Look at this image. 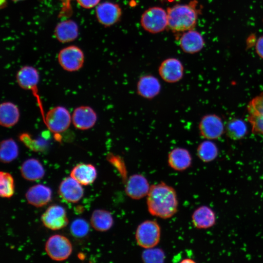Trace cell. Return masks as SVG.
<instances>
[{
    "label": "cell",
    "instance_id": "cell-36",
    "mask_svg": "<svg viewBox=\"0 0 263 263\" xmlns=\"http://www.w3.org/2000/svg\"><path fill=\"white\" fill-rule=\"evenodd\" d=\"M13 0L17 1H20V0Z\"/></svg>",
    "mask_w": 263,
    "mask_h": 263
},
{
    "label": "cell",
    "instance_id": "cell-4",
    "mask_svg": "<svg viewBox=\"0 0 263 263\" xmlns=\"http://www.w3.org/2000/svg\"><path fill=\"white\" fill-rule=\"evenodd\" d=\"M135 237L139 246L145 249L154 247L160 240V226L155 221H145L137 226Z\"/></svg>",
    "mask_w": 263,
    "mask_h": 263
},
{
    "label": "cell",
    "instance_id": "cell-12",
    "mask_svg": "<svg viewBox=\"0 0 263 263\" xmlns=\"http://www.w3.org/2000/svg\"><path fill=\"white\" fill-rule=\"evenodd\" d=\"M95 14L98 22L105 27H109L118 22L122 16V9L119 4L105 1L98 4Z\"/></svg>",
    "mask_w": 263,
    "mask_h": 263
},
{
    "label": "cell",
    "instance_id": "cell-32",
    "mask_svg": "<svg viewBox=\"0 0 263 263\" xmlns=\"http://www.w3.org/2000/svg\"><path fill=\"white\" fill-rule=\"evenodd\" d=\"M89 231V224L82 219H77L74 220L70 226L71 234L77 238H82L85 236Z\"/></svg>",
    "mask_w": 263,
    "mask_h": 263
},
{
    "label": "cell",
    "instance_id": "cell-23",
    "mask_svg": "<svg viewBox=\"0 0 263 263\" xmlns=\"http://www.w3.org/2000/svg\"><path fill=\"white\" fill-rule=\"evenodd\" d=\"M20 118L18 107L11 102L6 101L0 105V124L4 128H11L18 123Z\"/></svg>",
    "mask_w": 263,
    "mask_h": 263
},
{
    "label": "cell",
    "instance_id": "cell-15",
    "mask_svg": "<svg viewBox=\"0 0 263 263\" xmlns=\"http://www.w3.org/2000/svg\"><path fill=\"white\" fill-rule=\"evenodd\" d=\"M137 94L146 99H152L157 96L161 90V84L157 77L147 74L141 75L136 86Z\"/></svg>",
    "mask_w": 263,
    "mask_h": 263
},
{
    "label": "cell",
    "instance_id": "cell-25",
    "mask_svg": "<svg viewBox=\"0 0 263 263\" xmlns=\"http://www.w3.org/2000/svg\"><path fill=\"white\" fill-rule=\"evenodd\" d=\"M55 34L56 38L61 42L72 41L76 38L78 35V26L72 20L61 21L56 27Z\"/></svg>",
    "mask_w": 263,
    "mask_h": 263
},
{
    "label": "cell",
    "instance_id": "cell-6",
    "mask_svg": "<svg viewBox=\"0 0 263 263\" xmlns=\"http://www.w3.org/2000/svg\"><path fill=\"white\" fill-rule=\"evenodd\" d=\"M48 129L54 133L66 131L72 122V115L67 108L58 106L49 110L43 120Z\"/></svg>",
    "mask_w": 263,
    "mask_h": 263
},
{
    "label": "cell",
    "instance_id": "cell-33",
    "mask_svg": "<svg viewBox=\"0 0 263 263\" xmlns=\"http://www.w3.org/2000/svg\"><path fill=\"white\" fill-rule=\"evenodd\" d=\"M78 3L85 8H92L97 5L100 0H76Z\"/></svg>",
    "mask_w": 263,
    "mask_h": 263
},
{
    "label": "cell",
    "instance_id": "cell-7",
    "mask_svg": "<svg viewBox=\"0 0 263 263\" xmlns=\"http://www.w3.org/2000/svg\"><path fill=\"white\" fill-rule=\"evenodd\" d=\"M72 245L66 237L56 234L51 236L45 245V250L52 260L62 261L67 259L72 252Z\"/></svg>",
    "mask_w": 263,
    "mask_h": 263
},
{
    "label": "cell",
    "instance_id": "cell-10",
    "mask_svg": "<svg viewBox=\"0 0 263 263\" xmlns=\"http://www.w3.org/2000/svg\"><path fill=\"white\" fill-rule=\"evenodd\" d=\"M158 74L161 78L168 83L180 81L184 76V68L178 59L170 57L164 60L160 64Z\"/></svg>",
    "mask_w": 263,
    "mask_h": 263
},
{
    "label": "cell",
    "instance_id": "cell-1",
    "mask_svg": "<svg viewBox=\"0 0 263 263\" xmlns=\"http://www.w3.org/2000/svg\"><path fill=\"white\" fill-rule=\"evenodd\" d=\"M147 205L151 215L162 219L169 218L177 211L176 192L163 182L152 185L147 195Z\"/></svg>",
    "mask_w": 263,
    "mask_h": 263
},
{
    "label": "cell",
    "instance_id": "cell-17",
    "mask_svg": "<svg viewBox=\"0 0 263 263\" xmlns=\"http://www.w3.org/2000/svg\"><path fill=\"white\" fill-rule=\"evenodd\" d=\"M81 185L72 177L66 178L59 185V195L68 202H78L84 194V190Z\"/></svg>",
    "mask_w": 263,
    "mask_h": 263
},
{
    "label": "cell",
    "instance_id": "cell-21",
    "mask_svg": "<svg viewBox=\"0 0 263 263\" xmlns=\"http://www.w3.org/2000/svg\"><path fill=\"white\" fill-rule=\"evenodd\" d=\"M70 176L81 185L88 186L95 181L97 171L94 166L91 164L80 163L73 168Z\"/></svg>",
    "mask_w": 263,
    "mask_h": 263
},
{
    "label": "cell",
    "instance_id": "cell-31",
    "mask_svg": "<svg viewBox=\"0 0 263 263\" xmlns=\"http://www.w3.org/2000/svg\"><path fill=\"white\" fill-rule=\"evenodd\" d=\"M141 258L145 263H163L165 254L161 249L151 247L146 248L142 252Z\"/></svg>",
    "mask_w": 263,
    "mask_h": 263
},
{
    "label": "cell",
    "instance_id": "cell-18",
    "mask_svg": "<svg viewBox=\"0 0 263 263\" xmlns=\"http://www.w3.org/2000/svg\"><path fill=\"white\" fill-rule=\"evenodd\" d=\"M179 45L183 52L193 54L200 51L205 45L203 36L193 29L187 31L181 36Z\"/></svg>",
    "mask_w": 263,
    "mask_h": 263
},
{
    "label": "cell",
    "instance_id": "cell-26",
    "mask_svg": "<svg viewBox=\"0 0 263 263\" xmlns=\"http://www.w3.org/2000/svg\"><path fill=\"white\" fill-rule=\"evenodd\" d=\"M90 223L95 230L104 232L109 230L112 227L113 219L109 211L104 209H96L92 213Z\"/></svg>",
    "mask_w": 263,
    "mask_h": 263
},
{
    "label": "cell",
    "instance_id": "cell-28",
    "mask_svg": "<svg viewBox=\"0 0 263 263\" xmlns=\"http://www.w3.org/2000/svg\"><path fill=\"white\" fill-rule=\"evenodd\" d=\"M247 132V126L241 119L233 118L230 120L226 124V135L231 139L234 140L241 139L244 137Z\"/></svg>",
    "mask_w": 263,
    "mask_h": 263
},
{
    "label": "cell",
    "instance_id": "cell-16",
    "mask_svg": "<svg viewBox=\"0 0 263 263\" xmlns=\"http://www.w3.org/2000/svg\"><path fill=\"white\" fill-rule=\"evenodd\" d=\"M150 186L146 178L142 174H134L127 180L125 191L132 199L138 200L147 196Z\"/></svg>",
    "mask_w": 263,
    "mask_h": 263
},
{
    "label": "cell",
    "instance_id": "cell-27",
    "mask_svg": "<svg viewBox=\"0 0 263 263\" xmlns=\"http://www.w3.org/2000/svg\"><path fill=\"white\" fill-rule=\"evenodd\" d=\"M19 153V147L12 138L3 140L0 145V159L1 162L8 163L15 160Z\"/></svg>",
    "mask_w": 263,
    "mask_h": 263
},
{
    "label": "cell",
    "instance_id": "cell-9",
    "mask_svg": "<svg viewBox=\"0 0 263 263\" xmlns=\"http://www.w3.org/2000/svg\"><path fill=\"white\" fill-rule=\"evenodd\" d=\"M198 129L200 135L209 140L219 138L224 132L221 118L214 114L203 116L199 123Z\"/></svg>",
    "mask_w": 263,
    "mask_h": 263
},
{
    "label": "cell",
    "instance_id": "cell-35",
    "mask_svg": "<svg viewBox=\"0 0 263 263\" xmlns=\"http://www.w3.org/2000/svg\"><path fill=\"white\" fill-rule=\"evenodd\" d=\"M195 261L190 259H185L182 260L181 263H194Z\"/></svg>",
    "mask_w": 263,
    "mask_h": 263
},
{
    "label": "cell",
    "instance_id": "cell-14",
    "mask_svg": "<svg viewBox=\"0 0 263 263\" xmlns=\"http://www.w3.org/2000/svg\"><path fill=\"white\" fill-rule=\"evenodd\" d=\"M97 116L95 111L88 106H80L74 110L72 122L79 130H87L93 128L96 123Z\"/></svg>",
    "mask_w": 263,
    "mask_h": 263
},
{
    "label": "cell",
    "instance_id": "cell-8",
    "mask_svg": "<svg viewBox=\"0 0 263 263\" xmlns=\"http://www.w3.org/2000/svg\"><path fill=\"white\" fill-rule=\"evenodd\" d=\"M58 61L61 67L68 72L80 69L84 64V56L82 51L75 46H69L60 51Z\"/></svg>",
    "mask_w": 263,
    "mask_h": 263
},
{
    "label": "cell",
    "instance_id": "cell-24",
    "mask_svg": "<svg viewBox=\"0 0 263 263\" xmlns=\"http://www.w3.org/2000/svg\"><path fill=\"white\" fill-rule=\"evenodd\" d=\"M20 171L23 178L34 181L41 179L45 174L44 169L37 159L28 158L21 165Z\"/></svg>",
    "mask_w": 263,
    "mask_h": 263
},
{
    "label": "cell",
    "instance_id": "cell-3",
    "mask_svg": "<svg viewBox=\"0 0 263 263\" xmlns=\"http://www.w3.org/2000/svg\"><path fill=\"white\" fill-rule=\"evenodd\" d=\"M140 23L142 28L150 33L161 32L168 26L167 12L159 6L150 7L142 14Z\"/></svg>",
    "mask_w": 263,
    "mask_h": 263
},
{
    "label": "cell",
    "instance_id": "cell-30",
    "mask_svg": "<svg viewBox=\"0 0 263 263\" xmlns=\"http://www.w3.org/2000/svg\"><path fill=\"white\" fill-rule=\"evenodd\" d=\"M14 193V182L12 176L8 172H0V195L9 198Z\"/></svg>",
    "mask_w": 263,
    "mask_h": 263
},
{
    "label": "cell",
    "instance_id": "cell-20",
    "mask_svg": "<svg viewBox=\"0 0 263 263\" xmlns=\"http://www.w3.org/2000/svg\"><path fill=\"white\" fill-rule=\"evenodd\" d=\"M27 202L36 207L47 205L51 200L52 191L48 187L38 184L30 187L25 194Z\"/></svg>",
    "mask_w": 263,
    "mask_h": 263
},
{
    "label": "cell",
    "instance_id": "cell-5",
    "mask_svg": "<svg viewBox=\"0 0 263 263\" xmlns=\"http://www.w3.org/2000/svg\"><path fill=\"white\" fill-rule=\"evenodd\" d=\"M16 80L20 88L26 90L31 91L36 98L43 120L45 114L38 92L39 75L37 70L31 66L22 67L17 73Z\"/></svg>",
    "mask_w": 263,
    "mask_h": 263
},
{
    "label": "cell",
    "instance_id": "cell-22",
    "mask_svg": "<svg viewBox=\"0 0 263 263\" xmlns=\"http://www.w3.org/2000/svg\"><path fill=\"white\" fill-rule=\"evenodd\" d=\"M194 226L199 229H207L214 225L216 222L214 212L209 207L202 206L195 210L191 216Z\"/></svg>",
    "mask_w": 263,
    "mask_h": 263
},
{
    "label": "cell",
    "instance_id": "cell-19",
    "mask_svg": "<svg viewBox=\"0 0 263 263\" xmlns=\"http://www.w3.org/2000/svg\"><path fill=\"white\" fill-rule=\"evenodd\" d=\"M168 163L169 166L175 170L184 171L191 166V155L187 149L182 147H176L169 153Z\"/></svg>",
    "mask_w": 263,
    "mask_h": 263
},
{
    "label": "cell",
    "instance_id": "cell-29",
    "mask_svg": "<svg viewBox=\"0 0 263 263\" xmlns=\"http://www.w3.org/2000/svg\"><path fill=\"white\" fill-rule=\"evenodd\" d=\"M197 155L203 162L213 161L218 155V149L215 143L209 140L202 142L197 148Z\"/></svg>",
    "mask_w": 263,
    "mask_h": 263
},
{
    "label": "cell",
    "instance_id": "cell-34",
    "mask_svg": "<svg viewBox=\"0 0 263 263\" xmlns=\"http://www.w3.org/2000/svg\"><path fill=\"white\" fill-rule=\"evenodd\" d=\"M256 50L259 56L263 59V36L258 39L256 44Z\"/></svg>",
    "mask_w": 263,
    "mask_h": 263
},
{
    "label": "cell",
    "instance_id": "cell-11",
    "mask_svg": "<svg viewBox=\"0 0 263 263\" xmlns=\"http://www.w3.org/2000/svg\"><path fill=\"white\" fill-rule=\"evenodd\" d=\"M247 111L252 132L263 136V92L249 101Z\"/></svg>",
    "mask_w": 263,
    "mask_h": 263
},
{
    "label": "cell",
    "instance_id": "cell-13",
    "mask_svg": "<svg viewBox=\"0 0 263 263\" xmlns=\"http://www.w3.org/2000/svg\"><path fill=\"white\" fill-rule=\"evenodd\" d=\"M41 220L45 227L53 230L62 229L68 224L66 212L59 205L49 207L42 215Z\"/></svg>",
    "mask_w": 263,
    "mask_h": 263
},
{
    "label": "cell",
    "instance_id": "cell-2",
    "mask_svg": "<svg viewBox=\"0 0 263 263\" xmlns=\"http://www.w3.org/2000/svg\"><path fill=\"white\" fill-rule=\"evenodd\" d=\"M195 0L188 4H177L167 8L169 28L174 32L193 29L197 23L200 10Z\"/></svg>",
    "mask_w": 263,
    "mask_h": 263
}]
</instances>
